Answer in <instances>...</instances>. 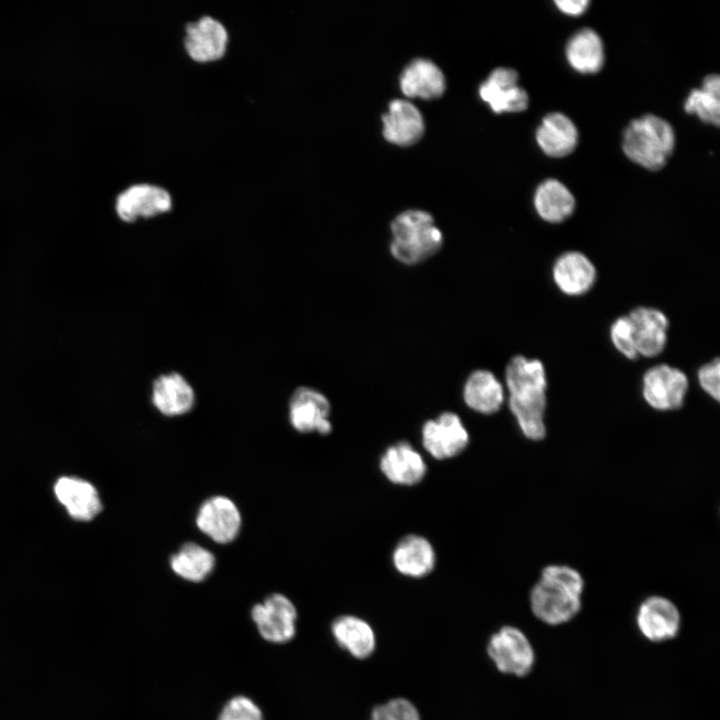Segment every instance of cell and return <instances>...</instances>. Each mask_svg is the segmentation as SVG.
I'll return each mask as SVG.
<instances>
[{"mask_svg": "<svg viewBox=\"0 0 720 720\" xmlns=\"http://www.w3.org/2000/svg\"><path fill=\"white\" fill-rule=\"evenodd\" d=\"M585 581L582 574L566 564H549L530 590L534 616L551 626L571 621L582 608Z\"/></svg>", "mask_w": 720, "mask_h": 720, "instance_id": "obj_1", "label": "cell"}, {"mask_svg": "<svg viewBox=\"0 0 720 720\" xmlns=\"http://www.w3.org/2000/svg\"><path fill=\"white\" fill-rule=\"evenodd\" d=\"M389 251L398 262L414 266L437 254L444 238L433 216L420 209H408L391 222Z\"/></svg>", "mask_w": 720, "mask_h": 720, "instance_id": "obj_2", "label": "cell"}, {"mask_svg": "<svg viewBox=\"0 0 720 720\" xmlns=\"http://www.w3.org/2000/svg\"><path fill=\"white\" fill-rule=\"evenodd\" d=\"M675 147L673 127L665 119L646 114L633 119L622 136V149L632 162L651 171L662 169Z\"/></svg>", "mask_w": 720, "mask_h": 720, "instance_id": "obj_3", "label": "cell"}, {"mask_svg": "<svg viewBox=\"0 0 720 720\" xmlns=\"http://www.w3.org/2000/svg\"><path fill=\"white\" fill-rule=\"evenodd\" d=\"M508 407L522 435L531 441L546 437L545 412L547 385L539 383L517 384L506 388Z\"/></svg>", "mask_w": 720, "mask_h": 720, "instance_id": "obj_4", "label": "cell"}, {"mask_svg": "<svg viewBox=\"0 0 720 720\" xmlns=\"http://www.w3.org/2000/svg\"><path fill=\"white\" fill-rule=\"evenodd\" d=\"M487 653L500 672L517 677L528 675L535 664V652L530 641L514 626H503L492 634Z\"/></svg>", "mask_w": 720, "mask_h": 720, "instance_id": "obj_5", "label": "cell"}, {"mask_svg": "<svg viewBox=\"0 0 720 720\" xmlns=\"http://www.w3.org/2000/svg\"><path fill=\"white\" fill-rule=\"evenodd\" d=\"M229 47V32L222 21L203 15L184 26L183 48L195 63H214L224 58Z\"/></svg>", "mask_w": 720, "mask_h": 720, "instance_id": "obj_6", "label": "cell"}, {"mask_svg": "<svg viewBox=\"0 0 720 720\" xmlns=\"http://www.w3.org/2000/svg\"><path fill=\"white\" fill-rule=\"evenodd\" d=\"M689 389L686 374L668 364L649 368L642 378V396L656 411L666 412L680 409Z\"/></svg>", "mask_w": 720, "mask_h": 720, "instance_id": "obj_7", "label": "cell"}, {"mask_svg": "<svg viewBox=\"0 0 720 720\" xmlns=\"http://www.w3.org/2000/svg\"><path fill=\"white\" fill-rule=\"evenodd\" d=\"M470 436L458 414L446 411L427 420L421 429V442L429 455L445 460L462 453Z\"/></svg>", "mask_w": 720, "mask_h": 720, "instance_id": "obj_8", "label": "cell"}, {"mask_svg": "<svg viewBox=\"0 0 720 720\" xmlns=\"http://www.w3.org/2000/svg\"><path fill=\"white\" fill-rule=\"evenodd\" d=\"M251 618L262 638L268 642L286 643L296 634V607L283 594H270L263 602L255 604L251 609Z\"/></svg>", "mask_w": 720, "mask_h": 720, "instance_id": "obj_9", "label": "cell"}, {"mask_svg": "<svg viewBox=\"0 0 720 720\" xmlns=\"http://www.w3.org/2000/svg\"><path fill=\"white\" fill-rule=\"evenodd\" d=\"M330 413L331 405L328 398L315 388L299 386L290 396L289 422L300 433L317 432L320 435H328L332 431Z\"/></svg>", "mask_w": 720, "mask_h": 720, "instance_id": "obj_10", "label": "cell"}, {"mask_svg": "<svg viewBox=\"0 0 720 720\" xmlns=\"http://www.w3.org/2000/svg\"><path fill=\"white\" fill-rule=\"evenodd\" d=\"M173 208L170 192L156 184L140 183L121 192L115 203L119 218L127 223L166 214Z\"/></svg>", "mask_w": 720, "mask_h": 720, "instance_id": "obj_11", "label": "cell"}, {"mask_svg": "<svg viewBox=\"0 0 720 720\" xmlns=\"http://www.w3.org/2000/svg\"><path fill=\"white\" fill-rule=\"evenodd\" d=\"M195 523L214 542L228 544L238 536L242 518L237 505L230 498L214 495L201 503Z\"/></svg>", "mask_w": 720, "mask_h": 720, "instance_id": "obj_12", "label": "cell"}, {"mask_svg": "<svg viewBox=\"0 0 720 720\" xmlns=\"http://www.w3.org/2000/svg\"><path fill=\"white\" fill-rule=\"evenodd\" d=\"M636 624L647 640L655 643L664 642L678 635L681 615L670 599L652 595L640 603L636 612Z\"/></svg>", "mask_w": 720, "mask_h": 720, "instance_id": "obj_13", "label": "cell"}, {"mask_svg": "<svg viewBox=\"0 0 720 720\" xmlns=\"http://www.w3.org/2000/svg\"><path fill=\"white\" fill-rule=\"evenodd\" d=\"M516 70L507 67L495 68L479 87V95L494 113L522 112L528 108L529 96L518 85Z\"/></svg>", "mask_w": 720, "mask_h": 720, "instance_id": "obj_14", "label": "cell"}, {"mask_svg": "<svg viewBox=\"0 0 720 720\" xmlns=\"http://www.w3.org/2000/svg\"><path fill=\"white\" fill-rule=\"evenodd\" d=\"M379 468L388 481L401 486L418 484L427 472L423 456L407 441L388 446L380 456Z\"/></svg>", "mask_w": 720, "mask_h": 720, "instance_id": "obj_15", "label": "cell"}, {"mask_svg": "<svg viewBox=\"0 0 720 720\" xmlns=\"http://www.w3.org/2000/svg\"><path fill=\"white\" fill-rule=\"evenodd\" d=\"M151 401L164 416H182L194 408L196 395L192 385L182 374L171 371L162 373L153 380Z\"/></svg>", "mask_w": 720, "mask_h": 720, "instance_id": "obj_16", "label": "cell"}, {"mask_svg": "<svg viewBox=\"0 0 720 720\" xmlns=\"http://www.w3.org/2000/svg\"><path fill=\"white\" fill-rule=\"evenodd\" d=\"M597 271L592 261L582 252L567 251L560 254L552 266V278L557 288L567 296H581L594 286Z\"/></svg>", "mask_w": 720, "mask_h": 720, "instance_id": "obj_17", "label": "cell"}, {"mask_svg": "<svg viewBox=\"0 0 720 720\" xmlns=\"http://www.w3.org/2000/svg\"><path fill=\"white\" fill-rule=\"evenodd\" d=\"M54 494L71 518L90 521L102 511V502L96 487L87 480L62 476L53 487Z\"/></svg>", "mask_w": 720, "mask_h": 720, "instance_id": "obj_18", "label": "cell"}, {"mask_svg": "<svg viewBox=\"0 0 720 720\" xmlns=\"http://www.w3.org/2000/svg\"><path fill=\"white\" fill-rule=\"evenodd\" d=\"M633 330L637 354L652 358L660 355L667 344L669 320L661 310L638 306L628 314Z\"/></svg>", "mask_w": 720, "mask_h": 720, "instance_id": "obj_19", "label": "cell"}, {"mask_svg": "<svg viewBox=\"0 0 720 720\" xmlns=\"http://www.w3.org/2000/svg\"><path fill=\"white\" fill-rule=\"evenodd\" d=\"M384 138L398 146L416 143L425 130L424 119L419 109L404 99H395L389 103L388 110L382 116Z\"/></svg>", "mask_w": 720, "mask_h": 720, "instance_id": "obj_20", "label": "cell"}, {"mask_svg": "<svg viewBox=\"0 0 720 720\" xmlns=\"http://www.w3.org/2000/svg\"><path fill=\"white\" fill-rule=\"evenodd\" d=\"M394 568L412 578L425 577L432 572L436 554L431 542L424 536L409 534L401 538L392 552Z\"/></svg>", "mask_w": 720, "mask_h": 720, "instance_id": "obj_21", "label": "cell"}, {"mask_svg": "<svg viewBox=\"0 0 720 720\" xmlns=\"http://www.w3.org/2000/svg\"><path fill=\"white\" fill-rule=\"evenodd\" d=\"M462 394L466 406L483 415L495 414L505 401V389L502 383L486 369H476L469 374Z\"/></svg>", "mask_w": 720, "mask_h": 720, "instance_id": "obj_22", "label": "cell"}, {"mask_svg": "<svg viewBox=\"0 0 720 720\" xmlns=\"http://www.w3.org/2000/svg\"><path fill=\"white\" fill-rule=\"evenodd\" d=\"M536 141L547 156L562 158L575 150L578 131L569 117L561 112H552L537 127Z\"/></svg>", "mask_w": 720, "mask_h": 720, "instance_id": "obj_23", "label": "cell"}, {"mask_svg": "<svg viewBox=\"0 0 720 720\" xmlns=\"http://www.w3.org/2000/svg\"><path fill=\"white\" fill-rule=\"evenodd\" d=\"M400 88L408 97L434 99L440 97L446 88L441 69L431 60L417 58L402 71Z\"/></svg>", "mask_w": 720, "mask_h": 720, "instance_id": "obj_24", "label": "cell"}, {"mask_svg": "<svg viewBox=\"0 0 720 720\" xmlns=\"http://www.w3.org/2000/svg\"><path fill=\"white\" fill-rule=\"evenodd\" d=\"M533 204L537 215L545 222L558 224L574 212L576 202L571 191L556 179H547L535 190Z\"/></svg>", "mask_w": 720, "mask_h": 720, "instance_id": "obj_25", "label": "cell"}, {"mask_svg": "<svg viewBox=\"0 0 720 720\" xmlns=\"http://www.w3.org/2000/svg\"><path fill=\"white\" fill-rule=\"evenodd\" d=\"M565 56L569 65L579 73L599 72L605 58L601 37L591 28L578 30L567 41Z\"/></svg>", "mask_w": 720, "mask_h": 720, "instance_id": "obj_26", "label": "cell"}, {"mask_svg": "<svg viewBox=\"0 0 720 720\" xmlns=\"http://www.w3.org/2000/svg\"><path fill=\"white\" fill-rule=\"evenodd\" d=\"M331 632L337 644L353 657L364 659L375 650L376 639L371 626L353 615L337 617L331 625Z\"/></svg>", "mask_w": 720, "mask_h": 720, "instance_id": "obj_27", "label": "cell"}, {"mask_svg": "<svg viewBox=\"0 0 720 720\" xmlns=\"http://www.w3.org/2000/svg\"><path fill=\"white\" fill-rule=\"evenodd\" d=\"M169 564L179 577L198 583L212 573L216 559L210 550L200 544L186 542L170 557Z\"/></svg>", "mask_w": 720, "mask_h": 720, "instance_id": "obj_28", "label": "cell"}, {"mask_svg": "<svg viewBox=\"0 0 720 720\" xmlns=\"http://www.w3.org/2000/svg\"><path fill=\"white\" fill-rule=\"evenodd\" d=\"M684 110L696 115L705 124L719 126L720 122V77L707 75L701 88L692 89L684 102Z\"/></svg>", "mask_w": 720, "mask_h": 720, "instance_id": "obj_29", "label": "cell"}, {"mask_svg": "<svg viewBox=\"0 0 720 720\" xmlns=\"http://www.w3.org/2000/svg\"><path fill=\"white\" fill-rule=\"evenodd\" d=\"M610 340L615 349L630 360L637 358L634 330L628 315L616 318L609 329Z\"/></svg>", "mask_w": 720, "mask_h": 720, "instance_id": "obj_30", "label": "cell"}, {"mask_svg": "<svg viewBox=\"0 0 720 720\" xmlns=\"http://www.w3.org/2000/svg\"><path fill=\"white\" fill-rule=\"evenodd\" d=\"M218 720H264V717L252 699L238 695L225 703Z\"/></svg>", "mask_w": 720, "mask_h": 720, "instance_id": "obj_31", "label": "cell"}, {"mask_svg": "<svg viewBox=\"0 0 720 720\" xmlns=\"http://www.w3.org/2000/svg\"><path fill=\"white\" fill-rule=\"evenodd\" d=\"M370 720H420L416 707L407 699L395 698L376 706Z\"/></svg>", "mask_w": 720, "mask_h": 720, "instance_id": "obj_32", "label": "cell"}, {"mask_svg": "<svg viewBox=\"0 0 720 720\" xmlns=\"http://www.w3.org/2000/svg\"><path fill=\"white\" fill-rule=\"evenodd\" d=\"M701 389L716 402L720 399V360L715 358L702 365L697 371Z\"/></svg>", "mask_w": 720, "mask_h": 720, "instance_id": "obj_33", "label": "cell"}, {"mask_svg": "<svg viewBox=\"0 0 720 720\" xmlns=\"http://www.w3.org/2000/svg\"><path fill=\"white\" fill-rule=\"evenodd\" d=\"M554 4L560 12L569 16H580L587 10L588 0H557Z\"/></svg>", "mask_w": 720, "mask_h": 720, "instance_id": "obj_34", "label": "cell"}]
</instances>
